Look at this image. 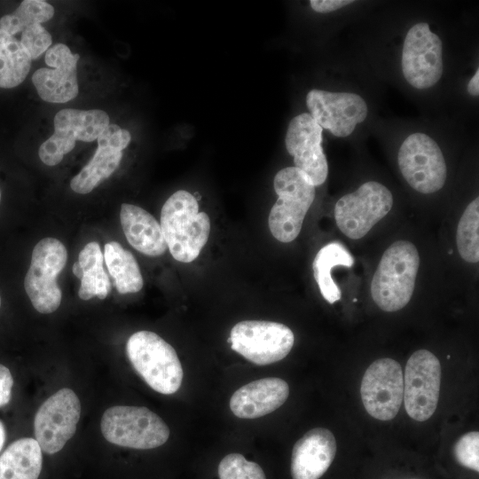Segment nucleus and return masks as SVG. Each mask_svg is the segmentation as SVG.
I'll list each match as a JSON object with an SVG mask.
<instances>
[{"label": "nucleus", "instance_id": "bb28decb", "mask_svg": "<svg viewBox=\"0 0 479 479\" xmlns=\"http://www.w3.org/2000/svg\"><path fill=\"white\" fill-rule=\"evenodd\" d=\"M479 198L464 210L457 227L456 243L461 258L469 263L479 261Z\"/></svg>", "mask_w": 479, "mask_h": 479}, {"label": "nucleus", "instance_id": "9b49d317", "mask_svg": "<svg viewBox=\"0 0 479 479\" xmlns=\"http://www.w3.org/2000/svg\"><path fill=\"white\" fill-rule=\"evenodd\" d=\"M80 416L81 403L71 389H61L44 401L34 420L35 440L42 452H59L75 435Z\"/></svg>", "mask_w": 479, "mask_h": 479}, {"label": "nucleus", "instance_id": "c756f323", "mask_svg": "<svg viewBox=\"0 0 479 479\" xmlns=\"http://www.w3.org/2000/svg\"><path fill=\"white\" fill-rule=\"evenodd\" d=\"M76 140L70 135L55 130L54 133L39 147L38 154L41 161L54 166L59 163L63 156L73 150Z\"/></svg>", "mask_w": 479, "mask_h": 479}, {"label": "nucleus", "instance_id": "7ed1b4c3", "mask_svg": "<svg viewBox=\"0 0 479 479\" xmlns=\"http://www.w3.org/2000/svg\"><path fill=\"white\" fill-rule=\"evenodd\" d=\"M128 357L137 373L155 391L171 395L183 381V368L174 348L157 334L134 333L126 344Z\"/></svg>", "mask_w": 479, "mask_h": 479}, {"label": "nucleus", "instance_id": "a878e982", "mask_svg": "<svg viewBox=\"0 0 479 479\" xmlns=\"http://www.w3.org/2000/svg\"><path fill=\"white\" fill-rule=\"evenodd\" d=\"M31 60L20 40L0 28V88L20 85L30 70Z\"/></svg>", "mask_w": 479, "mask_h": 479}, {"label": "nucleus", "instance_id": "6e6552de", "mask_svg": "<svg viewBox=\"0 0 479 479\" xmlns=\"http://www.w3.org/2000/svg\"><path fill=\"white\" fill-rule=\"evenodd\" d=\"M231 348L248 361L267 365L287 356L294 342L292 330L284 324L244 320L231 330Z\"/></svg>", "mask_w": 479, "mask_h": 479}, {"label": "nucleus", "instance_id": "1a4fd4ad", "mask_svg": "<svg viewBox=\"0 0 479 479\" xmlns=\"http://www.w3.org/2000/svg\"><path fill=\"white\" fill-rule=\"evenodd\" d=\"M397 162L412 188L421 193H433L444 185L447 168L441 149L428 135L416 132L401 145Z\"/></svg>", "mask_w": 479, "mask_h": 479}, {"label": "nucleus", "instance_id": "c85d7f7f", "mask_svg": "<svg viewBox=\"0 0 479 479\" xmlns=\"http://www.w3.org/2000/svg\"><path fill=\"white\" fill-rule=\"evenodd\" d=\"M219 479H266L263 468L242 454L230 453L218 465Z\"/></svg>", "mask_w": 479, "mask_h": 479}, {"label": "nucleus", "instance_id": "4468645a", "mask_svg": "<svg viewBox=\"0 0 479 479\" xmlns=\"http://www.w3.org/2000/svg\"><path fill=\"white\" fill-rule=\"evenodd\" d=\"M306 105L315 122L339 137L350 135L368 114L365 101L355 93L313 89L306 96Z\"/></svg>", "mask_w": 479, "mask_h": 479}, {"label": "nucleus", "instance_id": "6ab92c4d", "mask_svg": "<svg viewBox=\"0 0 479 479\" xmlns=\"http://www.w3.org/2000/svg\"><path fill=\"white\" fill-rule=\"evenodd\" d=\"M288 396L287 381L276 377L263 378L237 389L230 399V408L239 418L255 419L279 408Z\"/></svg>", "mask_w": 479, "mask_h": 479}, {"label": "nucleus", "instance_id": "9d476101", "mask_svg": "<svg viewBox=\"0 0 479 479\" xmlns=\"http://www.w3.org/2000/svg\"><path fill=\"white\" fill-rule=\"evenodd\" d=\"M441 365L427 349H419L409 357L404 370V408L414 420L425 421L435 412L440 393Z\"/></svg>", "mask_w": 479, "mask_h": 479}, {"label": "nucleus", "instance_id": "5701e85b", "mask_svg": "<svg viewBox=\"0 0 479 479\" xmlns=\"http://www.w3.org/2000/svg\"><path fill=\"white\" fill-rule=\"evenodd\" d=\"M354 258L339 242L324 246L316 255L312 270L319 291L326 301L334 303L341 299L342 294L332 278V269L338 265L351 267Z\"/></svg>", "mask_w": 479, "mask_h": 479}, {"label": "nucleus", "instance_id": "ddd939ff", "mask_svg": "<svg viewBox=\"0 0 479 479\" xmlns=\"http://www.w3.org/2000/svg\"><path fill=\"white\" fill-rule=\"evenodd\" d=\"M402 71L416 89L435 85L443 74L442 42L428 23L412 26L406 34L402 51Z\"/></svg>", "mask_w": 479, "mask_h": 479}, {"label": "nucleus", "instance_id": "423d86ee", "mask_svg": "<svg viewBox=\"0 0 479 479\" xmlns=\"http://www.w3.org/2000/svg\"><path fill=\"white\" fill-rule=\"evenodd\" d=\"M67 260V249L57 239L44 238L35 246L24 287L38 312L49 314L59 307L62 292L56 279Z\"/></svg>", "mask_w": 479, "mask_h": 479}, {"label": "nucleus", "instance_id": "4c0bfd02", "mask_svg": "<svg viewBox=\"0 0 479 479\" xmlns=\"http://www.w3.org/2000/svg\"><path fill=\"white\" fill-rule=\"evenodd\" d=\"M0 200H1V192H0Z\"/></svg>", "mask_w": 479, "mask_h": 479}, {"label": "nucleus", "instance_id": "20e7f679", "mask_svg": "<svg viewBox=\"0 0 479 479\" xmlns=\"http://www.w3.org/2000/svg\"><path fill=\"white\" fill-rule=\"evenodd\" d=\"M274 190L279 198L268 218L272 236L288 243L299 235L304 217L315 199V185L295 167L280 169L274 177Z\"/></svg>", "mask_w": 479, "mask_h": 479}, {"label": "nucleus", "instance_id": "a211bd4d", "mask_svg": "<svg viewBox=\"0 0 479 479\" xmlns=\"http://www.w3.org/2000/svg\"><path fill=\"white\" fill-rule=\"evenodd\" d=\"M336 448L335 437L329 429L315 428L306 432L292 451V478L319 479L334 461Z\"/></svg>", "mask_w": 479, "mask_h": 479}, {"label": "nucleus", "instance_id": "473e14b6", "mask_svg": "<svg viewBox=\"0 0 479 479\" xmlns=\"http://www.w3.org/2000/svg\"><path fill=\"white\" fill-rule=\"evenodd\" d=\"M12 385L13 379L10 370L0 364V407L10 402Z\"/></svg>", "mask_w": 479, "mask_h": 479}, {"label": "nucleus", "instance_id": "f704fd0d", "mask_svg": "<svg viewBox=\"0 0 479 479\" xmlns=\"http://www.w3.org/2000/svg\"><path fill=\"white\" fill-rule=\"evenodd\" d=\"M467 91L470 95L477 97L479 94V69L475 71L467 84Z\"/></svg>", "mask_w": 479, "mask_h": 479}, {"label": "nucleus", "instance_id": "f8f14e48", "mask_svg": "<svg viewBox=\"0 0 479 479\" xmlns=\"http://www.w3.org/2000/svg\"><path fill=\"white\" fill-rule=\"evenodd\" d=\"M360 393L364 407L373 418H395L404 395V374L399 363L392 358L373 362L365 372Z\"/></svg>", "mask_w": 479, "mask_h": 479}, {"label": "nucleus", "instance_id": "2eb2a0df", "mask_svg": "<svg viewBox=\"0 0 479 479\" xmlns=\"http://www.w3.org/2000/svg\"><path fill=\"white\" fill-rule=\"evenodd\" d=\"M322 130L310 114L303 113L291 120L285 138L286 148L294 157L295 168L302 170L315 186L322 185L328 174L321 145Z\"/></svg>", "mask_w": 479, "mask_h": 479}, {"label": "nucleus", "instance_id": "b1692460", "mask_svg": "<svg viewBox=\"0 0 479 479\" xmlns=\"http://www.w3.org/2000/svg\"><path fill=\"white\" fill-rule=\"evenodd\" d=\"M108 114L99 109H63L54 117V130L63 131L75 140L91 142L109 126Z\"/></svg>", "mask_w": 479, "mask_h": 479}, {"label": "nucleus", "instance_id": "72a5a7b5", "mask_svg": "<svg viewBox=\"0 0 479 479\" xmlns=\"http://www.w3.org/2000/svg\"><path fill=\"white\" fill-rule=\"evenodd\" d=\"M351 0H311V8L319 13H326L352 4Z\"/></svg>", "mask_w": 479, "mask_h": 479}, {"label": "nucleus", "instance_id": "e433bc0d", "mask_svg": "<svg viewBox=\"0 0 479 479\" xmlns=\"http://www.w3.org/2000/svg\"><path fill=\"white\" fill-rule=\"evenodd\" d=\"M0 307H1V297H0Z\"/></svg>", "mask_w": 479, "mask_h": 479}, {"label": "nucleus", "instance_id": "393cba45", "mask_svg": "<svg viewBox=\"0 0 479 479\" xmlns=\"http://www.w3.org/2000/svg\"><path fill=\"white\" fill-rule=\"evenodd\" d=\"M104 260L120 294L137 293L144 281L134 255L116 241L105 245Z\"/></svg>", "mask_w": 479, "mask_h": 479}, {"label": "nucleus", "instance_id": "aec40b11", "mask_svg": "<svg viewBox=\"0 0 479 479\" xmlns=\"http://www.w3.org/2000/svg\"><path fill=\"white\" fill-rule=\"evenodd\" d=\"M120 219L127 240L136 250L149 256L165 253L167 244L161 225L146 210L123 203Z\"/></svg>", "mask_w": 479, "mask_h": 479}, {"label": "nucleus", "instance_id": "f03ea898", "mask_svg": "<svg viewBox=\"0 0 479 479\" xmlns=\"http://www.w3.org/2000/svg\"><path fill=\"white\" fill-rule=\"evenodd\" d=\"M419 266V252L410 241L397 240L385 250L371 283L373 300L381 310L397 311L410 302Z\"/></svg>", "mask_w": 479, "mask_h": 479}, {"label": "nucleus", "instance_id": "7c9ffc66", "mask_svg": "<svg viewBox=\"0 0 479 479\" xmlns=\"http://www.w3.org/2000/svg\"><path fill=\"white\" fill-rule=\"evenodd\" d=\"M453 455L457 462L469 469L479 471V433L463 435L454 444Z\"/></svg>", "mask_w": 479, "mask_h": 479}, {"label": "nucleus", "instance_id": "2f4dec72", "mask_svg": "<svg viewBox=\"0 0 479 479\" xmlns=\"http://www.w3.org/2000/svg\"><path fill=\"white\" fill-rule=\"evenodd\" d=\"M31 59H37L47 51L51 44V36L40 24H33L21 31L20 40Z\"/></svg>", "mask_w": 479, "mask_h": 479}, {"label": "nucleus", "instance_id": "39448f33", "mask_svg": "<svg viewBox=\"0 0 479 479\" xmlns=\"http://www.w3.org/2000/svg\"><path fill=\"white\" fill-rule=\"evenodd\" d=\"M104 437L111 444L138 450L164 444L169 428L146 407L115 405L105 411L100 422Z\"/></svg>", "mask_w": 479, "mask_h": 479}, {"label": "nucleus", "instance_id": "f257e3e1", "mask_svg": "<svg viewBox=\"0 0 479 479\" xmlns=\"http://www.w3.org/2000/svg\"><path fill=\"white\" fill-rule=\"evenodd\" d=\"M161 228L167 247L178 262L195 260L210 233V220L199 211L195 197L178 190L164 203L161 211Z\"/></svg>", "mask_w": 479, "mask_h": 479}, {"label": "nucleus", "instance_id": "f3484780", "mask_svg": "<svg viewBox=\"0 0 479 479\" xmlns=\"http://www.w3.org/2000/svg\"><path fill=\"white\" fill-rule=\"evenodd\" d=\"M130 139L127 130L109 124L98 137V147L91 160L72 178L71 189L77 193L86 194L109 177L119 166L122 151Z\"/></svg>", "mask_w": 479, "mask_h": 479}, {"label": "nucleus", "instance_id": "412c9836", "mask_svg": "<svg viewBox=\"0 0 479 479\" xmlns=\"http://www.w3.org/2000/svg\"><path fill=\"white\" fill-rule=\"evenodd\" d=\"M42 465L38 442L31 437L18 439L0 455V479H38Z\"/></svg>", "mask_w": 479, "mask_h": 479}, {"label": "nucleus", "instance_id": "c9c22d12", "mask_svg": "<svg viewBox=\"0 0 479 479\" xmlns=\"http://www.w3.org/2000/svg\"><path fill=\"white\" fill-rule=\"evenodd\" d=\"M5 442V429L4 423L0 420V452Z\"/></svg>", "mask_w": 479, "mask_h": 479}, {"label": "nucleus", "instance_id": "0eeeda50", "mask_svg": "<svg viewBox=\"0 0 479 479\" xmlns=\"http://www.w3.org/2000/svg\"><path fill=\"white\" fill-rule=\"evenodd\" d=\"M392 205L390 191L378 182L369 181L338 200L334 219L345 236L358 240L390 211Z\"/></svg>", "mask_w": 479, "mask_h": 479}, {"label": "nucleus", "instance_id": "4be33fe9", "mask_svg": "<svg viewBox=\"0 0 479 479\" xmlns=\"http://www.w3.org/2000/svg\"><path fill=\"white\" fill-rule=\"evenodd\" d=\"M104 255L98 242L88 243L73 266L74 274L81 279L78 295L82 300L94 296L105 299L111 290L108 275L103 268Z\"/></svg>", "mask_w": 479, "mask_h": 479}, {"label": "nucleus", "instance_id": "cd10ccee", "mask_svg": "<svg viewBox=\"0 0 479 479\" xmlns=\"http://www.w3.org/2000/svg\"><path fill=\"white\" fill-rule=\"evenodd\" d=\"M53 14V7L47 2L25 0L12 13L0 19V28L14 36L30 25L51 20Z\"/></svg>", "mask_w": 479, "mask_h": 479}, {"label": "nucleus", "instance_id": "dca6fc26", "mask_svg": "<svg viewBox=\"0 0 479 479\" xmlns=\"http://www.w3.org/2000/svg\"><path fill=\"white\" fill-rule=\"evenodd\" d=\"M79 54L58 43L48 49L45 62L53 68H40L33 76V83L40 98L51 103H65L78 94L76 66Z\"/></svg>", "mask_w": 479, "mask_h": 479}]
</instances>
